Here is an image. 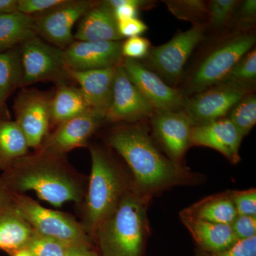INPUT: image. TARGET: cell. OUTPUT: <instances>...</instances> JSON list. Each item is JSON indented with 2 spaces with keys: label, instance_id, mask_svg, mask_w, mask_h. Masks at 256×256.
<instances>
[{
  "label": "cell",
  "instance_id": "2",
  "mask_svg": "<svg viewBox=\"0 0 256 256\" xmlns=\"http://www.w3.org/2000/svg\"><path fill=\"white\" fill-rule=\"evenodd\" d=\"M87 178L67 161L66 156L36 151L16 160L0 176V188L12 193L33 191L56 207L68 202L82 205Z\"/></svg>",
  "mask_w": 256,
  "mask_h": 256
},
{
  "label": "cell",
  "instance_id": "33",
  "mask_svg": "<svg viewBox=\"0 0 256 256\" xmlns=\"http://www.w3.org/2000/svg\"><path fill=\"white\" fill-rule=\"evenodd\" d=\"M106 2L112 8L118 22L130 18H137L139 10L150 2L141 0H109Z\"/></svg>",
  "mask_w": 256,
  "mask_h": 256
},
{
  "label": "cell",
  "instance_id": "29",
  "mask_svg": "<svg viewBox=\"0 0 256 256\" xmlns=\"http://www.w3.org/2000/svg\"><path fill=\"white\" fill-rule=\"evenodd\" d=\"M70 244L34 233L25 248L32 256H65Z\"/></svg>",
  "mask_w": 256,
  "mask_h": 256
},
{
  "label": "cell",
  "instance_id": "11",
  "mask_svg": "<svg viewBox=\"0 0 256 256\" xmlns=\"http://www.w3.org/2000/svg\"><path fill=\"white\" fill-rule=\"evenodd\" d=\"M97 3L87 0H65L48 11L34 15L37 34L41 35L60 50H66L74 42L72 32L74 24Z\"/></svg>",
  "mask_w": 256,
  "mask_h": 256
},
{
  "label": "cell",
  "instance_id": "12",
  "mask_svg": "<svg viewBox=\"0 0 256 256\" xmlns=\"http://www.w3.org/2000/svg\"><path fill=\"white\" fill-rule=\"evenodd\" d=\"M249 92V90L242 88L220 84L193 94L188 98H186L183 110L188 114L192 126H202L224 118Z\"/></svg>",
  "mask_w": 256,
  "mask_h": 256
},
{
  "label": "cell",
  "instance_id": "24",
  "mask_svg": "<svg viewBox=\"0 0 256 256\" xmlns=\"http://www.w3.org/2000/svg\"><path fill=\"white\" fill-rule=\"evenodd\" d=\"M28 148L26 138L16 122L0 118V170L4 172L28 154Z\"/></svg>",
  "mask_w": 256,
  "mask_h": 256
},
{
  "label": "cell",
  "instance_id": "5",
  "mask_svg": "<svg viewBox=\"0 0 256 256\" xmlns=\"http://www.w3.org/2000/svg\"><path fill=\"white\" fill-rule=\"evenodd\" d=\"M12 194L36 234L70 245L92 244V239L82 224L72 215L45 208L24 194Z\"/></svg>",
  "mask_w": 256,
  "mask_h": 256
},
{
  "label": "cell",
  "instance_id": "1",
  "mask_svg": "<svg viewBox=\"0 0 256 256\" xmlns=\"http://www.w3.org/2000/svg\"><path fill=\"white\" fill-rule=\"evenodd\" d=\"M107 142L127 164L134 188L150 198L175 186H196L204 181L203 174L175 164L165 156L140 122L114 128Z\"/></svg>",
  "mask_w": 256,
  "mask_h": 256
},
{
  "label": "cell",
  "instance_id": "15",
  "mask_svg": "<svg viewBox=\"0 0 256 256\" xmlns=\"http://www.w3.org/2000/svg\"><path fill=\"white\" fill-rule=\"evenodd\" d=\"M154 108L131 82L122 64L116 69L114 92L106 121L110 122L134 124L150 118Z\"/></svg>",
  "mask_w": 256,
  "mask_h": 256
},
{
  "label": "cell",
  "instance_id": "21",
  "mask_svg": "<svg viewBox=\"0 0 256 256\" xmlns=\"http://www.w3.org/2000/svg\"><path fill=\"white\" fill-rule=\"evenodd\" d=\"M182 222L197 245L204 252H216L233 246L238 242L230 225L196 220L180 212Z\"/></svg>",
  "mask_w": 256,
  "mask_h": 256
},
{
  "label": "cell",
  "instance_id": "19",
  "mask_svg": "<svg viewBox=\"0 0 256 256\" xmlns=\"http://www.w3.org/2000/svg\"><path fill=\"white\" fill-rule=\"evenodd\" d=\"M118 66L89 70H74L66 66V73L67 76L78 82L92 110L106 116L112 101Z\"/></svg>",
  "mask_w": 256,
  "mask_h": 256
},
{
  "label": "cell",
  "instance_id": "36",
  "mask_svg": "<svg viewBox=\"0 0 256 256\" xmlns=\"http://www.w3.org/2000/svg\"><path fill=\"white\" fill-rule=\"evenodd\" d=\"M64 2L65 0H18L16 11L34 16L48 11Z\"/></svg>",
  "mask_w": 256,
  "mask_h": 256
},
{
  "label": "cell",
  "instance_id": "35",
  "mask_svg": "<svg viewBox=\"0 0 256 256\" xmlns=\"http://www.w3.org/2000/svg\"><path fill=\"white\" fill-rule=\"evenodd\" d=\"M150 42L144 37H131L122 43L121 52L126 58L138 60L146 58L150 50Z\"/></svg>",
  "mask_w": 256,
  "mask_h": 256
},
{
  "label": "cell",
  "instance_id": "41",
  "mask_svg": "<svg viewBox=\"0 0 256 256\" xmlns=\"http://www.w3.org/2000/svg\"><path fill=\"white\" fill-rule=\"evenodd\" d=\"M18 0H0V15L16 12Z\"/></svg>",
  "mask_w": 256,
  "mask_h": 256
},
{
  "label": "cell",
  "instance_id": "20",
  "mask_svg": "<svg viewBox=\"0 0 256 256\" xmlns=\"http://www.w3.org/2000/svg\"><path fill=\"white\" fill-rule=\"evenodd\" d=\"M74 38L77 41L119 42L118 21L107 2H99L80 18Z\"/></svg>",
  "mask_w": 256,
  "mask_h": 256
},
{
  "label": "cell",
  "instance_id": "9",
  "mask_svg": "<svg viewBox=\"0 0 256 256\" xmlns=\"http://www.w3.org/2000/svg\"><path fill=\"white\" fill-rule=\"evenodd\" d=\"M150 119L152 136L156 144L173 162L185 166L184 156L192 146L193 127L185 111L156 110Z\"/></svg>",
  "mask_w": 256,
  "mask_h": 256
},
{
  "label": "cell",
  "instance_id": "14",
  "mask_svg": "<svg viewBox=\"0 0 256 256\" xmlns=\"http://www.w3.org/2000/svg\"><path fill=\"white\" fill-rule=\"evenodd\" d=\"M122 66L139 92L154 110H183L186 97L178 89L170 86L158 74L139 60L124 58Z\"/></svg>",
  "mask_w": 256,
  "mask_h": 256
},
{
  "label": "cell",
  "instance_id": "13",
  "mask_svg": "<svg viewBox=\"0 0 256 256\" xmlns=\"http://www.w3.org/2000/svg\"><path fill=\"white\" fill-rule=\"evenodd\" d=\"M106 121L105 114L94 110L68 120L57 126L36 151L66 156L74 149L86 146Z\"/></svg>",
  "mask_w": 256,
  "mask_h": 256
},
{
  "label": "cell",
  "instance_id": "25",
  "mask_svg": "<svg viewBox=\"0 0 256 256\" xmlns=\"http://www.w3.org/2000/svg\"><path fill=\"white\" fill-rule=\"evenodd\" d=\"M36 36L34 16L18 11L0 15V52Z\"/></svg>",
  "mask_w": 256,
  "mask_h": 256
},
{
  "label": "cell",
  "instance_id": "31",
  "mask_svg": "<svg viewBox=\"0 0 256 256\" xmlns=\"http://www.w3.org/2000/svg\"><path fill=\"white\" fill-rule=\"evenodd\" d=\"M237 4L238 1L236 0L210 1L207 8L210 22L215 28H222L233 15Z\"/></svg>",
  "mask_w": 256,
  "mask_h": 256
},
{
  "label": "cell",
  "instance_id": "39",
  "mask_svg": "<svg viewBox=\"0 0 256 256\" xmlns=\"http://www.w3.org/2000/svg\"><path fill=\"white\" fill-rule=\"evenodd\" d=\"M239 20L242 22H252L256 15V0H246L242 3L239 10Z\"/></svg>",
  "mask_w": 256,
  "mask_h": 256
},
{
  "label": "cell",
  "instance_id": "10",
  "mask_svg": "<svg viewBox=\"0 0 256 256\" xmlns=\"http://www.w3.org/2000/svg\"><path fill=\"white\" fill-rule=\"evenodd\" d=\"M50 101L48 94L24 89L15 98V122L26 138L28 146L38 150L50 127Z\"/></svg>",
  "mask_w": 256,
  "mask_h": 256
},
{
  "label": "cell",
  "instance_id": "38",
  "mask_svg": "<svg viewBox=\"0 0 256 256\" xmlns=\"http://www.w3.org/2000/svg\"><path fill=\"white\" fill-rule=\"evenodd\" d=\"M118 28L122 38L140 36L148 30V26L140 18H133L118 22Z\"/></svg>",
  "mask_w": 256,
  "mask_h": 256
},
{
  "label": "cell",
  "instance_id": "26",
  "mask_svg": "<svg viewBox=\"0 0 256 256\" xmlns=\"http://www.w3.org/2000/svg\"><path fill=\"white\" fill-rule=\"evenodd\" d=\"M22 76L20 52H0V104H5L14 89L20 87Z\"/></svg>",
  "mask_w": 256,
  "mask_h": 256
},
{
  "label": "cell",
  "instance_id": "28",
  "mask_svg": "<svg viewBox=\"0 0 256 256\" xmlns=\"http://www.w3.org/2000/svg\"><path fill=\"white\" fill-rule=\"evenodd\" d=\"M256 78V50H252L234 66L220 84H230L250 92Z\"/></svg>",
  "mask_w": 256,
  "mask_h": 256
},
{
  "label": "cell",
  "instance_id": "32",
  "mask_svg": "<svg viewBox=\"0 0 256 256\" xmlns=\"http://www.w3.org/2000/svg\"><path fill=\"white\" fill-rule=\"evenodd\" d=\"M237 214L256 216V190L230 191Z\"/></svg>",
  "mask_w": 256,
  "mask_h": 256
},
{
  "label": "cell",
  "instance_id": "3",
  "mask_svg": "<svg viewBox=\"0 0 256 256\" xmlns=\"http://www.w3.org/2000/svg\"><path fill=\"white\" fill-rule=\"evenodd\" d=\"M152 198L134 186L96 229L92 240L102 256H144L150 234L148 210Z\"/></svg>",
  "mask_w": 256,
  "mask_h": 256
},
{
  "label": "cell",
  "instance_id": "22",
  "mask_svg": "<svg viewBox=\"0 0 256 256\" xmlns=\"http://www.w3.org/2000/svg\"><path fill=\"white\" fill-rule=\"evenodd\" d=\"M196 220L230 225L236 217L230 191L220 192L205 197L181 210Z\"/></svg>",
  "mask_w": 256,
  "mask_h": 256
},
{
  "label": "cell",
  "instance_id": "30",
  "mask_svg": "<svg viewBox=\"0 0 256 256\" xmlns=\"http://www.w3.org/2000/svg\"><path fill=\"white\" fill-rule=\"evenodd\" d=\"M166 4L169 10L176 18L185 21H196L205 14H208V9L204 2L198 0H183V1H168Z\"/></svg>",
  "mask_w": 256,
  "mask_h": 256
},
{
  "label": "cell",
  "instance_id": "18",
  "mask_svg": "<svg viewBox=\"0 0 256 256\" xmlns=\"http://www.w3.org/2000/svg\"><path fill=\"white\" fill-rule=\"evenodd\" d=\"M242 138L228 118H224L210 124L193 126L191 144L214 149L232 164H236L240 161L239 149Z\"/></svg>",
  "mask_w": 256,
  "mask_h": 256
},
{
  "label": "cell",
  "instance_id": "34",
  "mask_svg": "<svg viewBox=\"0 0 256 256\" xmlns=\"http://www.w3.org/2000/svg\"><path fill=\"white\" fill-rule=\"evenodd\" d=\"M195 256H256V236L246 240H238L233 246L223 252H208L196 248Z\"/></svg>",
  "mask_w": 256,
  "mask_h": 256
},
{
  "label": "cell",
  "instance_id": "23",
  "mask_svg": "<svg viewBox=\"0 0 256 256\" xmlns=\"http://www.w3.org/2000/svg\"><path fill=\"white\" fill-rule=\"evenodd\" d=\"M92 110L80 88L60 84L50 101V127Z\"/></svg>",
  "mask_w": 256,
  "mask_h": 256
},
{
  "label": "cell",
  "instance_id": "27",
  "mask_svg": "<svg viewBox=\"0 0 256 256\" xmlns=\"http://www.w3.org/2000/svg\"><path fill=\"white\" fill-rule=\"evenodd\" d=\"M228 119L242 138L249 134L256 124V97L255 94H246L234 106Z\"/></svg>",
  "mask_w": 256,
  "mask_h": 256
},
{
  "label": "cell",
  "instance_id": "16",
  "mask_svg": "<svg viewBox=\"0 0 256 256\" xmlns=\"http://www.w3.org/2000/svg\"><path fill=\"white\" fill-rule=\"evenodd\" d=\"M120 42H74L64 50L67 68L74 70H89L110 68L122 63Z\"/></svg>",
  "mask_w": 256,
  "mask_h": 256
},
{
  "label": "cell",
  "instance_id": "7",
  "mask_svg": "<svg viewBox=\"0 0 256 256\" xmlns=\"http://www.w3.org/2000/svg\"><path fill=\"white\" fill-rule=\"evenodd\" d=\"M204 38V28L195 24L186 31L175 35L161 46L153 47L146 57V67L154 70L162 80L176 84L195 47Z\"/></svg>",
  "mask_w": 256,
  "mask_h": 256
},
{
  "label": "cell",
  "instance_id": "8",
  "mask_svg": "<svg viewBox=\"0 0 256 256\" xmlns=\"http://www.w3.org/2000/svg\"><path fill=\"white\" fill-rule=\"evenodd\" d=\"M22 76L20 87L35 82L66 78L64 50L52 46L34 36L22 44L20 50Z\"/></svg>",
  "mask_w": 256,
  "mask_h": 256
},
{
  "label": "cell",
  "instance_id": "6",
  "mask_svg": "<svg viewBox=\"0 0 256 256\" xmlns=\"http://www.w3.org/2000/svg\"><path fill=\"white\" fill-rule=\"evenodd\" d=\"M256 36L242 34L217 47L198 65L188 82V92L195 94L223 82L239 60L252 50Z\"/></svg>",
  "mask_w": 256,
  "mask_h": 256
},
{
  "label": "cell",
  "instance_id": "43",
  "mask_svg": "<svg viewBox=\"0 0 256 256\" xmlns=\"http://www.w3.org/2000/svg\"><path fill=\"white\" fill-rule=\"evenodd\" d=\"M0 118H9V112H8L5 104H0Z\"/></svg>",
  "mask_w": 256,
  "mask_h": 256
},
{
  "label": "cell",
  "instance_id": "42",
  "mask_svg": "<svg viewBox=\"0 0 256 256\" xmlns=\"http://www.w3.org/2000/svg\"><path fill=\"white\" fill-rule=\"evenodd\" d=\"M10 255L11 256H32L28 249L25 248L12 252Z\"/></svg>",
  "mask_w": 256,
  "mask_h": 256
},
{
  "label": "cell",
  "instance_id": "40",
  "mask_svg": "<svg viewBox=\"0 0 256 256\" xmlns=\"http://www.w3.org/2000/svg\"><path fill=\"white\" fill-rule=\"evenodd\" d=\"M65 256H102L92 244H75L68 248Z\"/></svg>",
  "mask_w": 256,
  "mask_h": 256
},
{
  "label": "cell",
  "instance_id": "4",
  "mask_svg": "<svg viewBox=\"0 0 256 256\" xmlns=\"http://www.w3.org/2000/svg\"><path fill=\"white\" fill-rule=\"evenodd\" d=\"M92 170L82 203V224L92 239L96 229L116 210L124 195L133 188L130 172L108 152L90 146Z\"/></svg>",
  "mask_w": 256,
  "mask_h": 256
},
{
  "label": "cell",
  "instance_id": "17",
  "mask_svg": "<svg viewBox=\"0 0 256 256\" xmlns=\"http://www.w3.org/2000/svg\"><path fill=\"white\" fill-rule=\"evenodd\" d=\"M34 233L11 192L0 188V250L24 248Z\"/></svg>",
  "mask_w": 256,
  "mask_h": 256
},
{
  "label": "cell",
  "instance_id": "37",
  "mask_svg": "<svg viewBox=\"0 0 256 256\" xmlns=\"http://www.w3.org/2000/svg\"><path fill=\"white\" fill-rule=\"evenodd\" d=\"M230 226L238 240L252 238L256 236V216L237 215Z\"/></svg>",
  "mask_w": 256,
  "mask_h": 256
}]
</instances>
